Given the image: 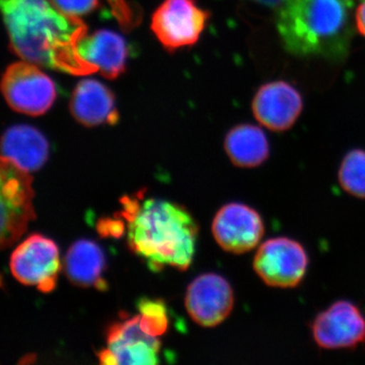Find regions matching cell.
Returning <instances> with one entry per match:
<instances>
[{"instance_id": "cell-1", "label": "cell", "mask_w": 365, "mask_h": 365, "mask_svg": "<svg viewBox=\"0 0 365 365\" xmlns=\"http://www.w3.org/2000/svg\"><path fill=\"white\" fill-rule=\"evenodd\" d=\"M2 14L14 54L36 66L66 72L93 73L81 58L79 40L86 26L47 0H1Z\"/></svg>"}, {"instance_id": "cell-2", "label": "cell", "mask_w": 365, "mask_h": 365, "mask_svg": "<svg viewBox=\"0 0 365 365\" xmlns=\"http://www.w3.org/2000/svg\"><path fill=\"white\" fill-rule=\"evenodd\" d=\"M128 222V245L158 271L165 266L186 270L195 253L198 227L191 215L179 204L150 198L143 202L124 199Z\"/></svg>"}, {"instance_id": "cell-3", "label": "cell", "mask_w": 365, "mask_h": 365, "mask_svg": "<svg viewBox=\"0 0 365 365\" xmlns=\"http://www.w3.org/2000/svg\"><path fill=\"white\" fill-rule=\"evenodd\" d=\"M278 7L276 26L288 52L337 61L347 56L354 0H283Z\"/></svg>"}, {"instance_id": "cell-4", "label": "cell", "mask_w": 365, "mask_h": 365, "mask_svg": "<svg viewBox=\"0 0 365 365\" xmlns=\"http://www.w3.org/2000/svg\"><path fill=\"white\" fill-rule=\"evenodd\" d=\"M138 307L140 314L108 329L107 347L98 353L103 364H160L158 337L168 327L165 304L160 300L143 299Z\"/></svg>"}, {"instance_id": "cell-5", "label": "cell", "mask_w": 365, "mask_h": 365, "mask_svg": "<svg viewBox=\"0 0 365 365\" xmlns=\"http://www.w3.org/2000/svg\"><path fill=\"white\" fill-rule=\"evenodd\" d=\"M307 250L299 242L287 237L269 239L257 249L253 268L268 287L289 289L299 287L309 269Z\"/></svg>"}, {"instance_id": "cell-6", "label": "cell", "mask_w": 365, "mask_h": 365, "mask_svg": "<svg viewBox=\"0 0 365 365\" xmlns=\"http://www.w3.org/2000/svg\"><path fill=\"white\" fill-rule=\"evenodd\" d=\"M2 93L14 111L41 116L49 111L57 98L54 81L31 62H16L7 67Z\"/></svg>"}, {"instance_id": "cell-7", "label": "cell", "mask_w": 365, "mask_h": 365, "mask_svg": "<svg viewBox=\"0 0 365 365\" xmlns=\"http://www.w3.org/2000/svg\"><path fill=\"white\" fill-rule=\"evenodd\" d=\"M33 179L26 170L1 158V248L11 247L25 234L34 210Z\"/></svg>"}, {"instance_id": "cell-8", "label": "cell", "mask_w": 365, "mask_h": 365, "mask_svg": "<svg viewBox=\"0 0 365 365\" xmlns=\"http://www.w3.org/2000/svg\"><path fill=\"white\" fill-rule=\"evenodd\" d=\"M210 14L196 0H165L151 18V30L165 50L176 51L196 44Z\"/></svg>"}, {"instance_id": "cell-9", "label": "cell", "mask_w": 365, "mask_h": 365, "mask_svg": "<svg viewBox=\"0 0 365 365\" xmlns=\"http://www.w3.org/2000/svg\"><path fill=\"white\" fill-rule=\"evenodd\" d=\"M311 333L321 349H355L365 343V314L353 302L338 300L317 314Z\"/></svg>"}, {"instance_id": "cell-10", "label": "cell", "mask_w": 365, "mask_h": 365, "mask_svg": "<svg viewBox=\"0 0 365 365\" xmlns=\"http://www.w3.org/2000/svg\"><path fill=\"white\" fill-rule=\"evenodd\" d=\"M11 270L23 284L42 292H52L60 270L58 247L44 235H32L14 250Z\"/></svg>"}, {"instance_id": "cell-11", "label": "cell", "mask_w": 365, "mask_h": 365, "mask_svg": "<svg viewBox=\"0 0 365 365\" xmlns=\"http://www.w3.org/2000/svg\"><path fill=\"white\" fill-rule=\"evenodd\" d=\"M212 234L218 246L228 253L246 254L260 244L265 223L256 209L232 202L222 206L212 222Z\"/></svg>"}, {"instance_id": "cell-12", "label": "cell", "mask_w": 365, "mask_h": 365, "mask_svg": "<svg viewBox=\"0 0 365 365\" xmlns=\"http://www.w3.org/2000/svg\"><path fill=\"white\" fill-rule=\"evenodd\" d=\"M234 306V290L218 274H202L187 289V312L198 325L207 328L220 325L232 314Z\"/></svg>"}, {"instance_id": "cell-13", "label": "cell", "mask_w": 365, "mask_h": 365, "mask_svg": "<svg viewBox=\"0 0 365 365\" xmlns=\"http://www.w3.org/2000/svg\"><path fill=\"white\" fill-rule=\"evenodd\" d=\"M302 98L297 88L278 81L262 86L255 95L254 116L266 128L287 131L294 126L302 111Z\"/></svg>"}, {"instance_id": "cell-14", "label": "cell", "mask_w": 365, "mask_h": 365, "mask_svg": "<svg viewBox=\"0 0 365 365\" xmlns=\"http://www.w3.org/2000/svg\"><path fill=\"white\" fill-rule=\"evenodd\" d=\"M81 58L95 72L106 78L114 79L126 69L129 49L126 41L119 34L100 30L88 36L86 34L78 46Z\"/></svg>"}, {"instance_id": "cell-15", "label": "cell", "mask_w": 365, "mask_h": 365, "mask_svg": "<svg viewBox=\"0 0 365 365\" xmlns=\"http://www.w3.org/2000/svg\"><path fill=\"white\" fill-rule=\"evenodd\" d=\"M71 112L78 123L86 127L116 124L119 120L114 93L95 79H83L74 88Z\"/></svg>"}, {"instance_id": "cell-16", "label": "cell", "mask_w": 365, "mask_h": 365, "mask_svg": "<svg viewBox=\"0 0 365 365\" xmlns=\"http://www.w3.org/2000/svg\"><path fill=\"white\" fill-rule=\"evenodd\" d=\"M2 157L26 172H36L47 162L49 143L35 127L14 125L2 136Z\"/></svg>"}, {"instance_id": "cell-17", "label": "cell", "mask_w": 365, "mask_h": 365, "mask_svg": "<svg viewBox=\"0 0 365 365\" xmlns=\"http://www.w3.org/2000/svg\"><path fill=\"white\" fill-rule=\"evenodd\" d=\"M105 265L104 252L88 240L74 242L64 259L67 277L73 284L83 287L105 289L106 282L102 279Z\"/></svg>"}, {"instance_id": "cell-18", "label": "cell", "mask_w": 365, "mask_h": 365, "mask_svg": "<svg viewBox=\"0 0 365 365\" xmlns=\"http://www.w3.org/2000/svg\"><path fill=\"white\" fill-rule=\"evenodd\" d=\"M228 158L235 165L244 169L260 167L270 155L267 136L258 126L240 124L230 129L225 140Z\"/></svg>"}, {"instance_id": "cell-19", "label": "cell", "mask_w": 365, "mask_h": 365, "mask_svg": "<svg viewBox=\"0 0 365 365\" xmlns=\"http://www.w3.org/2000/svg\"><path fill=\"white\" fill-rule=\"evenodd\" d=\"M338 181L346 193L365 199V150L349 151L341 163Z\"/></svg>"}, {"instance_id": "cell-20", "label": "cell", "mask_w": 365, "mask_h": 365, "mask_svg": "<svg viewBox=\"0 0 365 365\" xmlns=\"http://www.w3.org/2000/svg\"><path fill=\"white\" fill-rule=\"evenodd\" d=\"M51 4L61 13L79 18L95 11L100 0H51Z\"/></svg>"}, {"instance_id": "cell-21", "label": "cell", "mask_w": 365, "mask_h": 365, "mask_svg": "<svg viewBox=\"0 0 365 365\" xmlns=\"http://www.w3.org/2000/svg\"><path fill=\"white\" fill-rule=\"evenodd\" d=\"M355 23L359 32L365 37V0L360 2L355 13Z\"/></svg>"}, {"instance_id": "cell-22", "label": "cell", "mask_w": 365, "mask_h": 365, "mask_svg": "<svg viewBox=\"0 0 365 365\" xmlns=\"http://www.w3.org/2000/svg\"><path fill=\"white\" fill-rule=\"evenodd\" d=\"M258 4H263L266 6H279L282 4L283 0H254Z\"/></svg>"}]
</instances>
